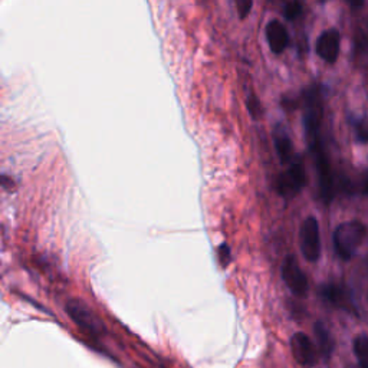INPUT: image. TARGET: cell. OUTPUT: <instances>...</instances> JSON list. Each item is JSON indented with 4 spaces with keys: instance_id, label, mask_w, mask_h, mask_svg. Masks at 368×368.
<instances>
[{
    "instance_id": "obj_16",
    "label": "cell",
    "mask_w": 368,
    "mask_h": 368,
    "mask_svg": "<svg viewBox=\"0 0 368 368\" xmlns=\"http://www.w3.org/2000/svg\"><path fill=\"white\" fill-rule=\"evenodd\" d=\"M302 9H304L302 4H300V2H288L284 6V16L288 21H295V19H298L302 15Z\"/></svg>"
},
{
    "instance_id": "obj_14",
    "label": "cell",
    "mask_w": 368,
    "mask_h": 368,
    "mask_svg": "<svg viewBox=\"0 0 368 368\" xmlns=\"http://www.w3.org/2000/svg\"><path fill=\"white\" fill-rule=\"evenodd\" d=\"M351 124H352L357 141L361 144H368V120L365 117L352 118Z\"/></svg>"
},
{
    "instance_id": "obj_4",
    "label": "cell",
    "mask_w": 368,
    "mask_h": 368,
    "mask_svg": "<svg viewBox=\"0 0 368 368\" xmlns=\"http://www.w3.org/2000/svg\"><path fill=\"white\" fill-rule=\"evenodd\" d=\"M307 186V173L297 158L276 178V190L284 199H294Z\"/></svg>"
},
{
    "instance_id": "obj_8",
    "label": "cell",
    "mask_w": 368,
    "mask_h": 368,
    "mask_svg": "<svg viewBox=\"0 0 368 368\" xmlns=\"http://www.w3.org/2000/svg\"><path fill=\"white\" fill-rule=\"evenodd\" d=\"M318 56L327 62V63H334L338 59L339 55V34L335 29H328L324 31L320 38L317 39L315 45Z\"/></svg>"
},
{
    "instance_id": "obj_10",
    "label": "cell",
    "mask_w": 368,
    "mask_h": 368,
    "mask_svg": "<svg viewBox=\"0 0 368 368\" xmlns=\"http://www.w3.org/2000/svg\"><path fill=\"white\" fill-rule=\"evenodd\" d=\"M322 300L337 308H341L347 312H354L355 314V305H354V301H352V297L351 294L344 290L342 287L339 285H335V284H328V285H324L321 287V291H320Z\"/></svg>"
},
{
    "instance_id": "obj_13",
    "label": "cell",
    "mask_w": 368,
    "mask_h": 368,
    "mask_svg": "<svg viewBox=\"0 0 368 368\" xmlns=\"http://www.w3.org/2000/svg\"><path fill=\"white\" fill-rule=\"evenodd\" d=\"M352 348H354V354L358 359V364L364 368H368V335L361 334V335L355 337Z\"/></svg>"
},
{
    "instance_id": "obj_5",
    "label": "cell",
    "mask_w": 368,
    "mask_h": 368,
    "mask_svg": "<svg viewBox=\"0 0 368 368\" xmlns=\"http://www.w3.org/2000/svg\"><path fill=\"white\" fill-rule=\"evenodd\" d=\"M300 246L308 262H317L321 256V233L320 223L314 216H308L300 230Z\"/></svg>"
},
{
    "instance_id": "obj_18",
    "label": "cell",
    "mask_w": 368,
    "mask_h": 368,
    "mask_svg": "<svg viewBox=\"0 0 368 368\" xmlns=\"http://www.w3.org/2000/svg\"><path fill=\"white\" fill-rule=\"evenodd\" d=\"M252 6H253V4L250 2V0H242V2H236V8H237V12H239V18H240V19H245V18L249 15Z\"/></svg>"
},
{
    "instance_id": "obj_3",
    "label": "cell",
    "mask_w": 368,
    "mask_h": 368,
    "mask_svg": "<svg viewBox=\"0 0 368 368\" xmlns=\"http://www.w3.org/2000/svg\"><path fill=\"white\" fill-rule=\"evenodd\" d=\"M65 311L78 327L91 335L101 337L106 334V325L103 321L81 300H69L65 305Z\"/></svg>"
},
{
    "instance_id": "obj_6",
    "label": "cell",
    "mask_w": 368,
    "mask_h": 368,
    "mask_svg": "<svg viewBox=\"0 0 368 368\" xmlns=\"http://www.w3.org/2000/svg\"><path fill=\"white\" fill-rule=\"evenodd\" d=\"M282 280L290 291L297 297H305L310 288L308 278L304 270L300 267L298 260L294 255H288L282 263Z\"/></svg>"
},
{
    "instance_id": "obj_20",
    "label": "cell",
    "mask_w": 368,
    "mask_h": 368,
    "mask_svg": "<svg viewBox=\"0 0 368 368\" xmlns=\"http://www.w3.org/2000/svg\"><path fill=\"white\" fill-rule=\"evenodd\" d=\"M345 368H364V367H361V365L358 364V365H347Z\"/></svg>"
},
{
    "instance_id": "obj_12",
    "label": "cell",
    "mask_w": 368,
    "mask_h": 368,
    "mask_svg": "<svg viewBox=\"0 0 368 368\" xmlns=\"http://www.w3.org/2000/svg\"><path fill=\"white\" fill-rule=\"evenodd\" d=\"M314 332H315V338H317V344L321 355L325 359H329L334 351V338L329 329L321 321H318L314 325Z\"/></svg>"
},
{
    "instance_id": "obj_2",
    "label": "cell",
    "mask_w": 368,
    "mask_h": 368,
    "mask_svg": "<svg viewBox=\"0 0 368 368\" xmlns=\"http://www.w3.org/2000/svg\"><path fill=\"white\" fill-rule=\"evenodd\" d=\"M367 236V228L358 220L341 223L334 232V249L342 260H349L357 253Z\"/></svg>"
},
{
    "instance_id": "obj_19",
    "label": "cell",
    "mask_w": 368,
    "mask_h": 368,
    "mask_svg": "<svg viewBox=\"0 0 368 368\" xmlns=\"http://www.w3.org/2000/svg\"><path fill=\"white\" fill-rule=\"evenodd\" d=\"M351 6H362V2H349Z\"/></svg>"
},
{
    "instance_id": "obj_17",
    "label": "cell",
    "mask_w": 368,
    "mask_h": 368,
    "mask_svg": "<svg viewBox=\"0 0 368 368\" xmlns=\"http://www.w3.org/2000/svg\"><path fill=\"white\" fill-rule=\"evenodd\" d=\"M218 257H219V262L222 263L223 267H226V266L229 265L232 256H230V249H229V246H228L226 243H223V245L219 246V249H218Z\"/></svg>"
},
{
    "instance_id": "obj_11",
    "label": "cell",
    "mask_w": 368,
    "mask_h": 368,
    "mask_svg": "<svg viewBox=\"0 0 368 368\" xmlns=\"http://www.w3.org/2000/svg\"><path fill=\"white\" fill-rule=\"evenodd\" d=\"M273 144L280 161L290 165L294 161V145L287 128L282 124L275 126L273 128Z\"/></svg>"
},
{
    "instance_id": "obj_1",
    "label": "cell",
    "mask_w": 368,
    "mask_h": 368,
    "mask_svg": "<svg viewBox=\"0 0 368 368\" xmlns=\"http://www.w3.org/2000/svg\"><path fill=\"white\" fill-rule=\"evenodd\" d=\"M322 116V94L320 86L314 85L304 91V130L308 145L321 140Z\"/></svg>"
},
{
    "instance_id": "obj_7",
    "label": "cell",
    "mask_w": 368,
    "mask_h": 368,
    "mask_svg": "<svg viewBox=\"0 0 368 368\" xmlns=\"http://www.w3.org/2000/svg\"><path fill=\"white\" fill-rule=\"evenodd\" d=\"M291 351L295 358V361L305 367V368H312L317 364L318 355L315 345L312 344L311 338L304 334V332H297L291 338Z\"/></svg>"
},
{
    "instance_id": "obj_15",
    "label": "cell",
    "mask_w": 368,
    "mask_h": 368,
    "mask_svg": "<svg viewBox=\"0 0 368 368\" xmlns=\"http://www.w3.org/2000/svg\"><path fill=\"white\" fill-rule=\"evenodd\" d=\"M246 107H247V110H249L252 118L259 120V118L262 117L263 108H262V106H260V101L257 100V97L253 94V92H250V94H249L247 98H246Z\"/></svg>"
},
{
    "instance_id": "obj_9",
    "label": "cell",
    "mask_w": 368,
    "mask_h": 368,
    "mask_svg": "<svg viewBox=\"0 0 368 368\" xmlns=\"http://www.w3.org/2000/svg\"><path fill=\"white\" fill-rule=\"evenodd\" d=\"M265 36L270 51L276 55L282 53L290 44V34L285 25L276 19L269 21V24L265 28Z\"/></svg>"
}]
</instances>
